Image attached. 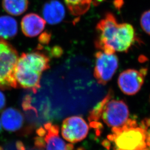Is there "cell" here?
Wrapping results in <instances>:
<instances>
[{
  "label": "cell",
  "mask_w": 150,
  "mask_h": 150,
  "mask_svg": "<svg viewBox=\"0 0 150 150\" xmlns=\"http://www.w3.org/2000/svg\"><path fill=\"white\" fill-rule=\"evenodd\" d=\"M97 48L108 54L127 52L136 41L134 27L127 23H119L111 13H107L96 26Z\"/></svg>",
  "instance_id": "obj_1"
},
{
  "label": "cell",
  "mask_w": 150,
  "mask_h": 150,
  "mask_svg": "<svg viewBox=\"0 0 150 150\" xmlns=\"http://www.w3.org/2000/svg\"><path fill=\"white\" fill-rule=\"evenodd\" d=\"M49 62L50 59L46 55L38 52L22 54L14 71L17 86L36 93L40 87L42 72L50 67Z\"/></svg>",
  "instance_id": "obj_2"
},
{
  "label": "cell",
  "mask_w": 150,
  "mask_h": 150,
  "mask_svg": "<svg viewBox=\"0 0 150 150\" xmlns=\"http://www.w3.org/2000/svg\"><path fill=\"white\" fill-rule=\"evenodd\" d=\"M110 91L101 101L98 103L90 113L88 120L92 126L98 123L100 120L108 127H117L123 126L128 120L129 108L122 100L112 98Z\"/></svg>",
  "instance_id": "obj_3"
},
{
  "label": "cell",
  "mask_w": 150,
  "mask_h": 150,
  "mask_svg": "<svg viewBox=\"0 0 150 150\" xmlns=\"http://www.w3.org/2000/svg\"><path fill=\"white\" fill-rule=\"evenodd\" d=\"M107 139L114 142V150H141L147 147L146 131L140 127L128 128L125 125L112 128Z\"/></svg>",
  "instance_id": "obj_4"
},
{
  "label": "cell",
  "mask_w": 150,
  "mask_h": 150,
  "mask_svg": "<svg viewBox=\"0 0 150 150\" xmlns=\"http://www.w3.org/2000/svg\"><path fill=\"white\" fill-rule=\"evenodd\" d=\"M18 59L15 48L0 38V89L17 87L14 71Z\"/></svg>",
  "instance_id": "obj_5"
},
{
  "label": "cell",
  "mask_w": 150,
  "mask_h": 150,
  "mask_svg": "<svg viewBox=\"0 0 150 150\" xmlns=\"http://www.w3.org/2000/svg\"><path fill=\"white\" fill-rule=\"evenodd\" d=\"M94 76L97 82L105 85L113 77L118 66V59L115 54L98 51L95 54Z\"/></svg>",
  "instance_id": "obj_6"
},
{
  "label": "cell",
  "mask_w": 150,
  "mask_h": 150,
  "mask_svg": "<svg viewBox=\"0 0 150 150\" xmlns=\"http://www.w3.org/2000/svg\"><path fill=\"white\" fill-rule=\"evenodd\" d=\"M88 131V125L86 121L79 116L64 119L61 127L63 138L71 144L83 140L87 137Z\"/></svg>",
  "instance_id": "obj_7"
},
{
  "label": "cell",
  "mask_w": 150,
  "mask_h": 150,
  "mask_svg": "<svg viewBox=\"0 0 150 150\" xmlns=\"http://www.w3.org/2000/svg\"><path fill=\"white\" fill-rule=\"evenodd\" d=\"M147 70L129 69L122 72L118 77V85L122 92L127 95H134L140 90L144 83Z\"/></svg>",
  "instance_id": "obj_8"
},
{
  "label": "cell",
  "mask_w": 150,
  "mask_h": 150,
  "mask_svg": "<svg viewBox=\"0 0 150 150\" xmlns=\"http://www.w3.org/2000/svg\"><path fill=\"white\" fill-rule=\"evenodd\" d=\"M46 133L43 137L45 142L44 150H74V146L71 144H66L59 136V127L51 123L44 126Z\"/></svg>",
  "instance_id": "obj_9"
},
{
  "label": "cell",
  "mask_w": 150,
  "mask_h": 150,
  "mask_svg": "<svg viewBox=\"0 0 150 150\" xmlns=\"http://www.w3.org/2000/svg\"><path fill=\"white\" fill-rule=\"evenodd\" d=\"M46 22L43 18L37 14L28 13L22 20V31L27 37L37 36L43 31Z\"/></svg>",
  "instance_id": "obj_10"
},
{
  "label": "cell",
  "mask_w": 150,
  "mask_h": 150,
  "mask_svg": "<svg viewBox=\"0 0 150 150\" xmlns=\"http://www.w3.org/2000/svg\"><path fill=\"white\" fill-rule=\"evenodd\" d=\"M1 123L4 129L9 132H15L21 129L24 122L21 112L14 108L5 109L1 115Z\"/></svg>",
  "instance_id": "obj_11"
},
{
  "label": "cell",
  "mask_w": 150,
  "mask_h": 150,
  "mask_svg": "<svg viewBox=\"0 0 150 150\" xmlns=\"http://www.w3.org/2000/svg\"><path fill=\"white\" fill-rule=\"evenodd\" d=\"M43 19L49 24L59 23L64 18L65 10L63 5L57 0L47 2L42 8Z\"/></svg>",
  "instance_id": "obj_12"
},
{
  "label": "cell",
  "mask_w": 150,
  "mask_h": 150,
  "mask_svg": "<svg viewBox=\"0 0 150 150\" xmlns=\"http://www.w3.org/2000/svg\"><path fill=\"white\" fill-rule=\"evenodd\" d=\"M17 30V22L14 18L0 16V38L5 40L11 39L16 36Z\"/></svg>",
  "instance_id": "obj_13"
},
{
  "label": "cell",
  "mask_w": 150,
  "mask_h": 150,
  "mask_svg": "<svg viewBox=\"0 0 150 150\" xmlns=\"http://www.w3.org/2000/svg\"><path fill=\"white\" fill-rule=\"evenodd\" d=\"M2 5L8 14L19 16L27 10L28 0H2Z\"/></svg>",
  "instance_id": "obj_14"
},
{
  "label": "cell",
  "mask_w": 150,
  "mask_h": 150,
  "mask_svg": "<svg viewBox=\"0 0 150 150\" xmlns=\"http://www.w3.org/2000/svg\"><path fill=\"white\" fill-rule=\"evenodd\" d=\"M71 13L74 16H80L88 11L93 0H64Z\"/></svg>",
  "instance_id": "obj_15"
},
{
  "label": "cell",
  "mask_w": 150,
  "mask_h": 150,
  "mask_svg": "<svg viewBox=\"0 0 150 150\" xmlns=\"http://www.w3.org/2000/svg\"><path fill=\"white\" fill-rule=\"evenodd\" d=\"M140 24L142 30L150 35V10L143 13L141 17Z\"/></svg>",
  "instance_id": "obj_16"
},
{
  "label": "cell",
  "mask_w": 150,
  "mask_h": 150,
  "mask_svg": "<svg viewBox=\"0 0 150 150\" xmlns=\"http://www.w3.org/2000/svg\"><path fill=\"white\" fill-rule=\"evenodd\" d=\"M6 97L5 95L0 91V112L5 106Z\"/></svg>",
  "instance_id": "obj_17"
},
{
  "label": "cell",
  "mask_w": 150,
  "mask_h": 150,
  "mask_svg": "<svg viewBox=\"0 0 150 150\" xmlns=\"http://www.w3.org/2000/svg\"><path fill=\"white\" fill-rule=\"evenodd\" d=\"M102 144L107 150H110L111 148V142L108 139H105L102 141Z\"/></svg>",
  "instance_id": "obj_18"
},
{
  "label": "cell",
  "mask_w": 150,
  "mask_h": 150,
  "mask_svg": "<svg viewBox=\"0 0 150 150\" xmlns=\"http://www.w3.org/2000/svg\"><path fill=\"white\" fill-rule=\"evenodd\" d=\"M16 147L18 150H25L23 144L20 141H18L17 142Z\"/></svg>",
  "instance_id": "obj_19"
},
{
  "label": "cell",
  "mask_w": 150,
  "mask_h": 150,
  "mask_svg": "<svg viewBox=\"0 0 150 150\" xmlns=\"http://www.w3.org/2000/svg\"><path fill=\"white\" fill-rule=\"evenodd\" d=\"M144 122H145L146 125L147 126V127L149 128L150 127V117L149 118H146L145 120H144Z\"/></svg>",
  "instance_id": "obj_20"
},
{
  "label": "cell",
  "mask_w": 150,
  "mask_h": 150,
  "mask_svg": "<svg viewBox=\"0 0 150 150\" xmlns=\"http://www.w3.org/2000/svg\"><path fill=\"white\" fill-rule=\"evenodd\" d=\"M105 0H93V2H92V4L95 5H98L100 3H101V2H102L103 1H104Z\"/></svg>",
  "instance_id": "obj_21"
},
{
  "label": "cell",
  "mask_w": 150,
  "mask_h": 150,
  "mask_svg": "<svg viewBox=\"0 0 150 150\" xmlns=\"http://www.w3.org/2000/svg\"><path fill=\"white\" fill-rule=\"evenodd\" d=\"M2 132V123H1V121L0 120V134Z\"/></svg>",
  "instance_id": "obj_22"
},
{
  "label": "cell",
  "mask_w": 150,
  "mask_h": 150,
  "mask_svg": "<svg viewBox=\"0 0 150 150\" xmlns=\"http://www.w3.org/2000/svg\"><path fill=\"white\" fill-rule=\"evenodd\" d=\"M150 150V149H149V148H147V147H146L145 149H142V150Z\"/></svg>",
  "instance_id": "obj_23"
},
{
  "label": "cell",
  "mask_w": 150,
  "mask_h": 150,
  "mask_svg": "<svg viewBox=\"0 0 150 150\" xmlns=\"http://www.w3.org/2000/svg\"><path fill=\"white\" fill-rule=\"evenodd\" d=\"M0 150H3L2 148V147H0Z\"/></svg>",
  "instance_id": "obj_24"
},
{
  "label": "cell",
  "mask_w": 150,
  "mask_h": 150,
  "mask_svg": "<svg viewBox=\"0 0 150 150\" xmlns=\"http://www.w3.org/2000/svg\"><path fill=\"white\" fill-rule=\"evenodd\" d=\"M149 147H150V148H149V149H150V145H149Z\"/></svg>",
  "instance_id": "obj_25"
}]
</instances>
